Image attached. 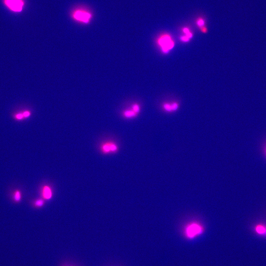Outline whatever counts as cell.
I'll list each match as a JSON object with an SVG mask.
<instances>
[{"label":"cell","mask_w":266,"mask_h":266,"mask_svg":"<svg viewBox=\"0 0 266 266\" xmlns=\"http://www.w3.org/2000/svg\"><path fill=\"white\" fill-rule=\"evenodd\" d=\"M204 232V228L198 222H193L187 224L184 229V234L187 239H193L200 236Z\"/></svg>","instance_id":"cell-1"},{"label":"cell","mask_w":266,"mask_h":266,"mask_svg":"<svg viewBox=\"0 0 266 266\" xmlns=\"http://www.w3.org/2000/svg\"><path fill=\"white\" fill-rule=\"evenodd\" d=\"M162 50L164 53H167L174 48L175 43L169 35L165 34L159 38L158 40Z\"/></svg>","instance_id":"cell-2"},{"label":"cell","mask_w":266,"mask_h":266,"mask_svg":"<svg viewBox=\"0 0 266 266\" xmlns=\"http://www.w3.org/2000/svg\"><path fill=\"white\" fill-rule=\"evenodd\" d=\"M4 3L9 9L15 12H21L24 5L23 0H5Z\"/></svg>","instance_id":"cell-3"},{"label":"cell","mask_w":266,"mask_h":266,"mask_svg":"<svg viewBox=\"0 0 266 266\" xmlns=\"http://www.w3.org/2000/svg\"><path fill=\"white\" fill-rule=\"evenodd\" d=\"M74 18L79 21L87 23L91 18L90 13L83 11H77L73 14Z\"/></svg>","instance_id":"cell-4"},{"label":"cell","mask_w":266,"mask_h":266,"mask_svg":"<svg viewBox=\"0 0 266 266\" xmlns=\"http://www.w3.org/2000/svg\"><path fill=\"white\" fill-rule=\"evenodd\" d=\"M101 149L103 153L108 154L110 152H116L118 150V147L115 143L107 142L102 145Z\"/></svg>","instance_id":"cell-5"},{"label":"cell","mask_w":266,"mask_h":266,"mask_svg":"<svg viewBox=\"0 0 266 266\" xmlns=\"http://www.w3.org/2000/svg\"><path fill=\"white\" fill-rule=\"evenodd\" d=\"M42 195L45 199L49 200L51 199L53 193L51 188L49 186H44L42 190Z\"/></svg>","instance_id":"cell-6"},{"label":"cell","mask_w":266,"mask_h":266,"mask_svg":"<svg viewBox=\"0 0 266 266\" xmlns=\"http://www.w3.org/2000/svg\"><path fill=\"white\" fill-rule=\"evenodd\" d=\"M22 194L20 190H16L15 192L14 195V199L15 201L18 203L21 200Z\"/></svg>","instance_id":"cell-7"},{"label":"cell","mask_w":266,"mask_h":266,"mask_svg":"<svg viewBox=\"0 0 266 266\" xmlns=\"http://www.w3.org/2000/svg\"><path fill=\"white\" fill-rule=\"evenodd\" d=\"M136 113L134 112L133 111L127 110L125 111L124 112V116L126 118H131L134 117L136 116Z\"/></svg>","instance_id":"cell-8"},{"label":"cell","mask_w":266,"mask_h":266,"mask_svg":"<svg viewBox=\"0 0 266 266\" xmlns=\"http://www.w3.org/2000/svg\"><path fill=\"white\" fill-rule=\"evenodd\" d=\"M266 229L263 226H258L256 228V231L258 234H264L266 233Z\"/></svg>","instance_id":"cell-9"},{"label":"cell","mask_w":266,"mask_h":266,"mask_svg":"<svg viewBox=\"0 0 266 266\" xmlns=\"http://www.w3.org/2000/svg\"><path fill=\"white\" fill-rule=\"evenodd\" d=\"M14 118L16 120H20L24 119V117L23 112H19L15 115Z\"/></svg>","instance_id":"cell-10"},{"label":"cell","mask_w":266,"mask_h":266,"mask_svg":"<svg viewBox=\"0 0 266 266\" xmlns=\"http://www.w3.org/2000/svg\"><path fill=\"white\" fill-rule=\"evenodd\" d=\"M197 24L198 26L200 28L204 26L205 21L203 19L200 18L198 19L197 21Z\"/></svg>","instance_id":"cell-11"},{"label":"cell","mask_w":266,"mask_h":266,"mask_svg":"<svg viewBox=\"0 0 266 266\" xmlns=\"http://www.w3.org/2000/svg\"><path fill=\"white\" fill-rule=\"evenodd\" d=\"M44 201L41 199H37L35 201V205L36 207H41L44 205Z\"/></svg>","instance_id":"cell-12"},{"label":"cell","mask_w":266,"mask_h":266,"mask_svg":"<svg viewBox=\"0 0 266 266\" xmlns=\"http://www.w3.org/2000/svg\"><path fill=\"white\" fill-rule=\"evenodd\" d=\"M163 108L167 112H171L172 111V107L171 104L170 103H166L163 105Z\"/></svg>","instance_id":"cell-13"},{"label":"cell","mask_w":266,"mask_h":266,"mask_svg":"<svg viewBox=\"0 0 266 266\" xmlns=\"http://www.w3.org/2000/svg\"><path fill=\"white\" fill-rule=\"evenodd\" d=\"M24 119L29 118L31 116V111L28 110L24 111L23 112Z\"/></svg>","instance_id":"cell-14"},{"label":"cell","mask_w":266,"mask_h":266,"mask_svg":"<svg viewBox=\"0 0 266 266\" xmlns=\"http://www.w3.org/2000/svg\"><path fill=\"white\" fill-rule=\"evenodd\" d=\"M133 109L134 112L136 113H138L139 112V110H140V108H139V105L137 104H134L133 105Z\"/></svg>","instance_id":"cell-15"},{"label":"cell","mask_w":266,"mask_h":266,"mask_svg":"<svg viewBox=\"0 0 266 266\" xmlns=\"http://www.w3.org/2000/svg\"><path fill=\"white\" fill-rule=\"evenodd\" d=\"M180 40L184 42H187L189 41L190 39L186 35L182 36L180 38Z\"/></svg>","instance_id":"cell-16"},{"label":"cell","mask_w":266,"mask_h":266,"mask_svg":"<svg viewBox=\"0 0 266 266\" xmlns=\"http://www.w3.org/2000/svg\"><path fill=\"white\" fill-rule=\"evenodd\" d=\"M172 107V111H175L177 110L179 107L178 103H173L171 104Z\"/></svg>","instance_id":"cell-17"},{"label":"cell","mask_w":266,"mask_h":266,"mask_svg":"<svg viewBox=\"0 0 266 266\" xmlns=\"http://www.w3.org/2000/svg\"><path fill=\"white\" fill-rule=\"evenodd\" d=\"M183 31L185 34V35L187 33L189 32H190L189 29L187 27L184 28L183 29Z\"/></svg>","instance_id":"cell-18"},{"label":"cell","mask_w":266,"mask_h":266,"mask_svg":"<svg viewBox=\"0 0 266 266\" xmlns=\"http://www.w3.org/2000/svg\"><path fill=\"white\" fill-rule=\"evenodd\" d=\"M201 31L203 33H206L207 32V29L206 27H205V26H203V27L201 28Z\"/></svg>","instance_id":"cell-19"},{"label":"cell","mask_w":266,"mask_h":266,"mask_svg":"<svg viewBox=\"0 0 266 266\" xmlns=\"http://www.w3.org/2000/svg\"><path fill=\"white\" fill-rule=\"evenodd\" d=\"M265 234H266V233H265Z\"/></svg>","instance_id":"cell-20"}]
</instances>
